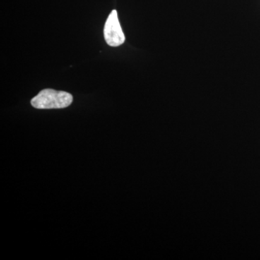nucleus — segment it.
<instances>
[{"instance_id":"obj_2","label":"nucleus","mask_w":260,"mask_h":260,"mask_svg":"<svg viewBox=\"0 0 260 260\" xmlns=\"http://www.w3.org/2000/svg\"><path fill=\"white\" fill-rule=\"evenodd\" d=\"M104 34L106 42L110 47H119L125 42V37L121 29L116 10H112L108 17Z\"/></svg>"},{"instance_id":"obj_1","label":"nucleus","mask_w":260,"mask_h":260,"mask_svg":"<svg viewBox=\"0 0 260 260\" xmlns=\"http://www.w3.org/2000/svg\"><path fill=\"white\" fill-rule=\"evenodd\" d=\"M71 94L53 89H44L31 99L30 104L38 109H64L73 103Z\"/></svg>"}]
</instances>
